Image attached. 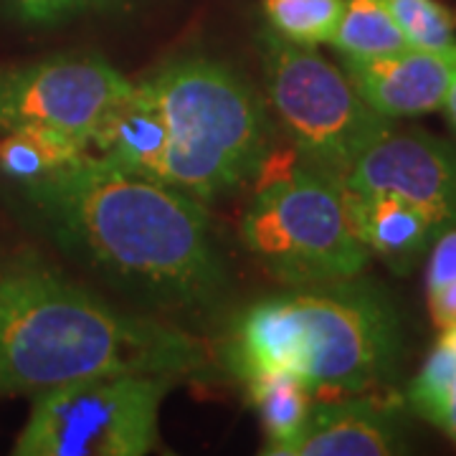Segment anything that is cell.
Wrapping results in <instances>:
<instances>
[{"instance_id": "cell-4", "label": "cell", "mask_w": 456, "mask_h": 456, "mask_svg": "<svg viewBox=\"0 0 456 456\" xmlns=\"http://www.w3.org/2000/svg\"><path fill=\"white\" fill-rule=\"evenodd\" d=\"M145 86L170 130L155 180L213 200L264 170L266 104L233 69L200 56L180 59L145 79Z\"/></svg>"}, {"instance_id": "cell-21", "label": "cell", "mask_w": 456, "mask_h": 456, "mask_svg": "<svg viewBox=\"0 0 456 456\" xmlns=\"http://www.w3.org/2000/svg\"><path fill=\"white\" fill-rule=\"evenodd\" d=\"M456 281V226L446 228L434 241V251L426 269V287L428 292H436L446 284Z\"/></svg>"}, {"instance_id": "cell-16", "label": "cell", "mask_w": 456, "mask_h": 456, "mask_svg": "<svg viewBox=\"0 0 456 456\" xmlns=\"http://www.w3.org/2000/svg\"><path fill=\"white\" fill-rule=\"evenodd\" d=\"M330 46L342 59H373L408 49L411 44L383 0H342V16Z\"/></svg>"}, {"instance_id": "cell-5", "label": "cell", "mask_w": 456, "mask_h": 456, "mask_svg": "<svg viewBox=\"0 0 456 456\" xmlns=\"http://www.w3.org/2000/svg\"><path fill=\"white\" fill-rule=\"evenodd\" d=\"M241 241L272 277L289 287L358 277L370 259L340 183L299 163L261 180L241 216Z\"/></svg>"}, {"instance_id": "cell-9", "label": "cell", "mask_w": 456, "mask_h": 456, "mask_svg": "<svg viewBox=\"0 0 456 456\" xmlns=\"http://www.w3.org/2000/svg\"><path fill=\"white\" fill-rule=\"evenodd\" d=\"M350 193H388L456 226V147L424 130H391L340 180Z\"/></svg>"}, {"instance_id": "cell-18", "label": "cell", "mask_w": 456, "mask_h": 456, "mask_svg": "<svg viewBox=\"0 0 456 456\" xmlns=\"http://www.w3.org/2000/svg\"><path fill=\"white\" fill-rule=\"evenodd\" d=\"M383 5L406 33L411 46L426 51H449L456 46L454 20L436 0H383Z\"/></svg>"}, {"instance_id": "cell-20", "label": "cell", "mask_w": 456, "mask_h": 456, "mask_svg": "<svg viewBox=\"0 0 456 456\" xmlns=\"http://www.w3.org/2000/svg\"><path fill=\"white\" fill-rule=\"evenodd\" d=\"M117 0H0L5 16L26 26H56L89 11L112 8Z\"/></svg>"}, {"instance_id": "cell-1", "label": "cell", "mask_w": 456, "mask_h": 456, "mask_svg": "<svg viewBox=\"0 0 456 456\" xmlns=\"http://www.w3.org/2000/svg\"><path fill=\"white\" fill-rule=\"evenodd\" d=\"M20 196L66 254L127 299L198 317L228 292L226 264L203 200L97 155L20 185Z\"/></svg>"}, {"instance_id": "cell-22", "label": "cell", "mask_w": 456, "mask_h": 456, "mask_svg": "<svg viewBox=\"0 0 456 456\" xmlns=\"http://www.w3.org/2000/svg\"><path fill=\"white\" fill-rule=\"evenodd\" d=\"M428 310L441 330L456 325V281L441 287L436 292H428Z\"/></svg>"}, {"instance_id": "cell-6", "label": "cell", "mask_w": 456, "mask_h": 456, "mask_svg": "<svg viewBox=\"0 0 456 456\" xmlns=\"http://www.w3.org/2000/svg\"><path fill=\"white\" fill-rule=\"evenodd\" d=\"M266 99L299 165L340 183L360 155L395 130L360 97L347 74L312 46L294 44L277 31L259 38Z\"/></svg>"}, {"instance_id": "cell-11", "label": "cell", "mask_w": 456, "mask_h": 456, "mask_svg": "<svg viewBox=\"0 0 456 456\" xmlns=\"http://www.w3.org/2000/svg\"><path fill=\"white\" fill-rule=\"evenodd\" d=\"M406 444L393 411L358 393L312 406L292 456H391Z\"/></svg>"}, {"instance_id": "cell-10", "label": "cell", "mask_w": 456, "mask_h": 456, "mask_svg": "<svg viewBox=\"0 0 456 456\" xmlns=\"http://www.w3.org/2000/svg\"><path fill=\"white\" fill-rule=\"evenodd\" d=\"M342 71L386 119L421 117L444 107L456 71V46L449 51L408 46L373 59H342Z\"/></svg>"}, {"instance_id": "cell-2", "label": "cell", "mask_w": 456, "mask_h": 456, "mask_svg": "<svg viewBox=\"0 0 456 456\" xmlns=\"http://www.w3.org/2000/svg\"><path fill=\"white\" fill-rule=\"evenodd\" d=\"M203 345L178 325L114 307L46 261L0 264V395H38L84 378L193 375Z\"/></svg>"}, {"instance_id": "cell-12", "label": "cell", "mask_w": 456, "mask_h": 456, "mask_svg": "<svg viewBox=\"0 0 456 456\" xmlns=\"http://www.w3.org/2000/svg\"><path fill=\"white\" fill-rule=\"evenodd\" d=\"M170 142V130L155 97L145 82L132 84V89L114 104L89 140V150L97 158L117 165L134 175L155 178L165 150Z\"/></svg>"}, {"instance_id": "cell-15", "label": "cell", "mask_w": 456, "mask_h": 456, "mask_svg": "<svg viewBox=\"0 0 456 456\" xmlns=\"http://www.w3.org/2000/svg\"><path fill=\"white\" fill-rule=\"evenodd\" d=\"M89 155V142L51 127H20L0 137V173L11 183H33L53 175Z\"/></svg>"}, {"instance_id": "cell-17", "label": "cell", "mask_w": 456, "mask_h": 456, "mask_svg": "<svg viewBox=\"0 0 456 456\" xmlns=\"http://www.w3.org/2000/svg\"><path fill=\"white\" fill-rule=\"evenodd\" d=\"M272 31L302 46L330 44L342 16V0H264Z\"/></svg>"}, {"instance_id": "cell-25", "label": "cell", "mask_w": 456, "mask_h": 456, "mask_svg": "<svg viewBox=\"0 0 456 456\" xmlns=\"http://www.w3.org/2000/svg\"><path fill=\"white\" fill-rule=\"evenodd\" d=\"M441 340L449 342V345H452V347H454V350H456V325L449 327V330L444 332V338H441Z\"/></svg>"}, {"instance_id": "cell-14", "label": "cell", "mask_w": 456, "mask_h": 456, "mask_svg": "<svg viewBox=\"0 0 456 456\" xmlns=\"http://www.w3.org/2000/svg\"><path fill=\"white\" fill-rule=\"evenodd\" d=\"M244 383L266 431V449L261 454L292 456V449L302 439L310 419V386L287 370L259 373Z\"/></svg>"}, {"instance_id": "cell-3", "label": "cell", "mask_w": 456, "mask_h": 456, "mask_svg": "<svg viewBox=\"0 0 456 456\" xmlns=\"http://www.w3.org/2000/svg\"><path fill=\"white\" fill-rule=\"evenodd\" d=\"M401 347L391 302L358 279L292 287L239 314L226 362L241 380L269 370L302 378L312 393L368 391Z\"/></svg>"}, {"instance_id": "cell-7", "label": "cell", "mask_w": 456, "mask_h": 456, "mask_svg": "<svg viewBox=\"0 0 456 456\" xmlns=\"http://www.w3.org/2000/svg\"><path fill=\"white\" fill-rule=\"evenodd\" d=\"M173 375L84 378L33 395L16 456H142L158 446L160 406Z\"/></svg>"}, {"instance_id": "cell-19", "label": "cell", "mask_w": 456, "mask_h": 456, "mask_svg": "<svg viewBox=\"0 0 456 456\" xmlns=\"http://www.w3.org/2000/svg\"><path fill=\"white\" fill-rule=\"evenodd\" d=\"M454 373L456 350L449 342L439 340V345L434 347V353L428 355L426 365L421 368V373L416 375V380L408 388V403L419 416H424L426 421H431L434 411L439 408Z\"/></svg>"}, {"instance_id": "cell-8", "label": "cell", "mask_w": 456, "mask_h": 456, "mask_svg": "<svg viewBox=\"0 0 456 456\" xmlns=\"http://www.w3.org/2000/svg\"><path fill=\"white\" fill-rule=\"evenodd\" d=\"M132 82L102 56L61 53L31 64L0 66V134L51 127L92 140Z\"/></svg>"}, {"instance_id": "cell-13", "label": "cell", "mask_w": 456, "mask_h": 456, "mask_svg": "<svg viewBox=\"0 0 456 456\" xmlns=\"http://www.w3.org/2000/svg\"><path fill=\"white\" fill-rule=\"evenodd\" d=\"M342 193L360 241L395 272L411 269V264L444 233L428 213L401 198L388 193H350L345 188Z\"/></svg>"}, {"instance_id": "cell-24", "label": "cell", "mask_w": 456, "mask_h": 456, "mask_svg": "<svg viewBox=\"0 0 456 456\" xmlns=\"http://www.w3.org/2000/svg\"><path fill=\"white\" fill-rule=\"evenodd\" d=\"M444 112H446V119H449V125H452L456 132V71H454V79H452V84H449L446 99H444Z\"/></svg>"}, {"instance_id": "cell-23", "label": "cell", "mask_w": 456, "mask_h": 456, "mask_svg": "<svg viewBox=\"0 0 456 456\" xmlns=\"http://www.w3.org/2000/svg\"><path fill=\"white\" fill-rule=\"evenodd\" d=\"M431 424L439 426L449 439L456 441V373L454 378H452L446 393H444V398H441L439 408H436L434 416H431Z\"/></svg>"}]
</instances>
